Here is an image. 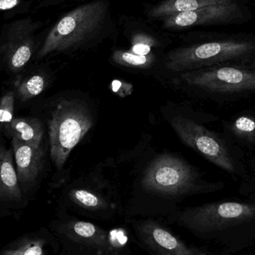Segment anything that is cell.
I'll return each mask as SVG.
<instances>
[{"label":"cell","mask_w":255,"mask_h":255,"mask_svg":"<svg viewBox=\"0 0 255 255\" xmlns=\"http://www.w3.org/2000/svg\"><path fill=\"white\" fill-rule=\"evenodd\" d=\"M197 181L194 169L176 156L163 154L156 158L145 172V190L163 196H178L193 191Z\"/></svg>","instance_id":"4"},{"label":"cell","mask_w":255,"mask_h":255,"mask_svg":"<svg viewBox=\"0 0 255 255\" xmlns=\"http://www.w3.org/2000/svg\"><path fill=\"white\" fill-rule=\"evenodd\" d=\"M73 231L76 235L83 238H92L97 232L94 225L85 222H77L73 226Z\"/></svg>","instance_id":"22"},{"label":"cell","mask_w":255,"mask_h":255,"mask_svg":"<svg viewBox=\"0 0 255 255\" xmlns=\"http://www.w3.org/2000/svg\"><path fill=\"white\" fill-rule=\"evenodd\" d=\"M235 0H164L153 6L148 12L151 19H165L182 12L192 11L201 7L235 2Z\"/></svg>","instance_id":"12"},{"label":"cell","mask_w":255,"mask_h":255,"mask_svg":"<svg viewBox=\"0 0 255 255\" xmlns=\"http://www.w3.org/2000/svg\"><path fill=\"white\" fill-rule=\"evenodd\" d=\"M43 242L30 241L16 248L5 250L3 255H43Z\"/></svg>","instance_id":"20"},{"label":"cell","mask_w":255,"mask_h":255,"mask_svg":"<svg viewBox=\"0 0 255 255\" xmlns=\"http://www.w3.org/2000/svg\"><path fill=\"white\" fill-rule=\"evenodd\" d=\"M114 62L125 67L136 68H149L155 61L154 54L149 55H139L130 51L116 50L112 55Z\"/></svg>","instance_id":"15"},{"label":"cell","mask_w":255,"mask_h":255,"mask_svg":"<svg viewBox=\"0 0 255 255\" xmlns=\"http://www.w3.org/2000/svg\"><path fill=\"white\" fill-rule=\"evenodd\" d=\"M142 238L158 255H198L170 232L154 223L142 226Z\"/></svg>","instance_id":"11"},{"label":"cell","mask_w":255,"mask_h":255,"mask_svg":"<svg viewBox=\"0 0 255 255\" xmlns=\"http://www.w3.org/2000/svg\"><path fill=\"white\" fill-rule=\"evenodd\" d=\"M171 125L186 145L223 170L230 173L235 172L233 159L226 145L206 128L182 117L173 118Z\"/></svg>","instance_id":"7"},{"label":"cell","mask_w":255,"mask_h":255,"mask_svg":"<svg viewBox=\"0 0 255 255\" xmlns=\"http://www.w3.org/2000/svg\"><path fill=\"white\" fill-rule=\"evenodd\" d=\"M46 88V79L41 75H34L18 87L17 94L19 100L26 102L39 95Z\"/></svg>","instance_id":"16"},{"label":"cell","mask_w":255,"mask_h":255,"mask_svg":"<svg viewBox=\"0 0 255 255\" xmlns=\"http://www.w3.org/2000/svg\"><path fill=\"white\" fill-rule=\"evenodd\" d=\"M182 80L211 92H241L255 90V70L235 67H214L186 72Z\"/></svg>","instance_id":"6"},{"label":"cell","mask_w":255,"mask_h":255,"mask_svg":"<svg viewBox=\"0 0 255 255\" xmlns=\"http://www.w3.org/2000/svg\"><path fill=\"white\" fill-rule=\"evenodd\" d=\"M93 126L86 106L76 100H62L52 112L49 122L50 155L60 169L73 148Z\"/></svg>","instance_id":"2"},{"label":"cell","mask_w":255,"mask_h":255,"mask_svg":"<svg viewBox=\"0 0 255 255\" xmlns=\"http://www.w3.org/2000/svg\"><path fill=\"white\" fill-rule=\"evenodd\" d=\"M255 44L247 40H221L193 45L172 51L166 60L169 70H194L250 55Z\"/></svg>","instance_id":"3"},{"label":"cell","mask_w":255,"mask_h":255,"mask_svg":"<svg viewBox=\"0 0 255 255\" xmlns=\"http://www.w3.org/2000/svg\"><path fill=\"white\" fill-rule=\"evenodd\" d=\"M19 0H0V9L2 11L10 10L19 4Z\"/></svg>","instance_id":"23"},{"label":"cell","mask_w":255,"mask_h":255,"mask_svg":"<svg viewBox=\"0 0 255 255\" xmlns=\"http://www.w3.org/2000/svg\"><path fill=\"white\" fill-rule=\"evenodd\" d=\"M239 4L235 2L206 6L192 11L182 12L163 19L166 29L179 30L198 25L227 23L242 13Z\"/></svg>","instance_id":"9"},{"label":"cell","mask_w":255,"mask_h":255,"mask_svg":"<svg viewBox=\"0 0 255 255\" xmlns=\"http://www.w3.org/2000/svg\"><path fill=\"white\" fill-rule=\"evenodd\" d=\"M13 107H14V93L8 92L3 96L0 107V123L1 129L5 130L13 121Z\"/></svg>","instance_id":"19"},{"label":"cell","mask_w":255,"mask_h":255,"mask_svg":"<svg viewBox=\"0 0 255 255\" xmlns=\"http://www.w3.org/2000/svg\"><path fill=\"white\" fill-rule=\"evenodd\" d=\"M131 48L130 52L139 55H149L152 53V49L157 44L154 37L143 33H138L132 37Z\"/></svg>","instance_id":"17"},{"label":"cell","mask_w":255,"mask_h":255,"mask_svg":"<svg viewBox=\"0 0 255 255\" xmlns=\"http://www.w3.org/2000/svg\"><path fill=\"white\" fill-rule=\"evenodd\" d=\"M13 151L1 146L0 151V197L2 201H18L21 191L18 176L13 163Z\"/></svg>","instance_id":"13"},{"label":"cell","mask_w":255,"mask_h":255,"mask_svg":"<svg viewBox=\"0 0 255 255\" xmlns=\"http://www.w3.org/2000/svg\"><path fill=\"white\" fill-rule=\"evenodd\" d=\"M5 132L12 138L24 143L39 147L43 134L41 123L34 118H16L6 128Z\"/></svg>","instance_id":"14"},{"label":"cell","mask_w":255,"mask_h":255,"mask_svg":"<svg viewBox=\"0 0 255 255\" xmlns=\"http://www.w3.org/2000/svg\"><path fill=\"white\" fill-rule=\"evenodd\" d=\"M11 145L19 182L25 184L34 182L43 167V149L15 138H12Z\"/></svg>","instance_id":"10"},{"label":"cell","mask_w":255,"mask_h":255,"mask_svg":"<svg viewBox=\"0 0 255 255\" xmlns=\"http://www.w3.org/2000/svg\"><path fill=\"white\" fill-rule=\"evenodd\" d=\"M255 218V205L227 202L208 204L187 210L181 221L199 232L220 230L242 224Z\"/></svg>","instance_id":"5"},{"label":"cell","mask_w":255,"mask_h":255,"mask_svg":"<svg viewBox=\"0 0 255 255\" xmlns=\"http://www.w3.org/2000/svg\"><path fill=\"white\" fill-rule=\"evenodd\" d=\"M38 28V22L30 18L13 21L3 26L0 49L10 70H20L28 62L34 49V34Z\"/></svg>","instance_id":"8"},{"label":"cell","mask_w":255,"mask_h":255,"mask_svg":"<svg viewBox=\"0 0 255 255\" xmlns=\"http://www.w3.org/2000/svg\"><path fill=\"white\" fill-rule=\"evenodd\" d=\"M109 5L104 0H94L76 7L51 28L39 51L40 58L53 52L79 47L95 38L107 25Z\"/></svg>","instance_id":"1"},{"label":"cell","mask_w":255,"mask_h":255,"mask_svg":"<svg viewBox=\"0 0 255 255\" xmlns=\"http://www.w3.org/2000/svg\"><path fill=\"white\" fill-rule=\"evenodd\" d=\"M70 197L81 206L87 208H100L105 203L101 199L91 192L85 190H75L70 193Z\"/></svg>","instance_id":"18"},{"label":"cell","mask_w":255,"mask_h":255,"mask_svg":"<svg viewBox=\"0 0 255 255\" xmlns=\"http://www.w3.org/2000/svg\"><path fill=\"white\" fill-rule=\"evenodd\" d=\"M234 131L236 134L245 137L254 136L255 134V121L250 117L243 116L235 121L233 124Z\"/></svg>","instance_id":"21"}]
</instances>
